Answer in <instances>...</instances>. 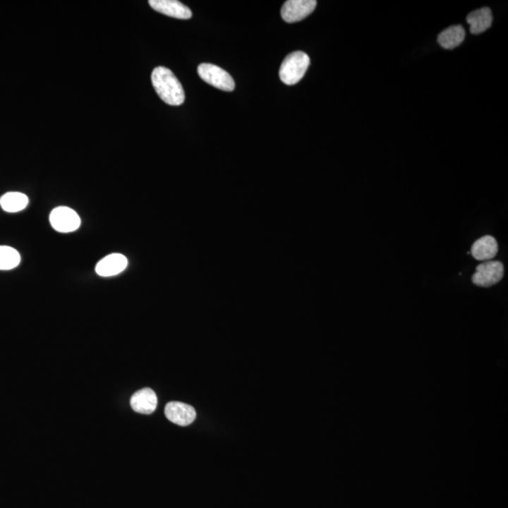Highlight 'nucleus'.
Listing matches in <instances>:
<instances>
[{"mask_svg": "<svg viewBox=\"0 0 508 508\" xmlns=\"http://www.w3.org/2000/svg\"><path fill=\"white\" fill-rule=\"evenodd\" d=\"M149 4L158 13L174 18L189 19L192 16L190 8L176 0H150Z\"/></svg>", "mask_w": 508, "mask_h": 508, "instance_id": "nucleus-8", "label": "nucleus"}, {"mask_svg": "<svg viewBox=\"0 0 508 508\" xmlns=\"http://www.w3.org/2000/svg\"><path fill=\"white\" fill-rule=\"evenodd\" d=\"M310 65V58L302 51L289 54L282 61L279 75L281 80L288 86L301 81Z\"/></svg>", "mask_w": 508, "mask_h": 508, "instance_id": "nucleus-2", "label": "nucleus"}, {"mask_svg": "<svg viewBox=\"0 0 508 508\" xmlns=\"http://www.w3.org/2000/svg\"><path fill=\"white\" fill-rule=\"evenodd\" d=\"M49 220L52 227L59 233H71L80 227L81 219L72 208L59 206L51 212Z\"/></svg>", "mask_w": 508, "mask_h": 508, "instance_id": "nucleus-5", "label": "nucleus"}, {"mask_svg": "<svg viewBox=\"0 0 508 508\" xmlns=\"http://www.w3.org/2000/svg\"><path fill=\"white\" fill-rule=\"evenodd\" d=\"M152 83L161 100L171 106H180L185 102V90L179 79L168 68L158 66L152 71Z\"/></svg>", "mask_w": 508, "mask_h": 508, "instance_id": "nucleus-1", "label": "nucleus"}, {"mask_svg": "<svg viewBox=\"0 0 508 508\" xmlns=\"http://www.w3.org/2000/svg\"><path fill=\"white\" fill-rule=\"evenodd\" d=\"M470 30L473 34H480L488 30L492 23V13L488 8L474 11L467 16Z\"/></svg>", "mask_w": 508, "mask_h": 508, "instance_id": "nucleus-12", "label": "nucleus"}, {"mask_svg": "<svg viewBox=\"0 0 508 508\" xmlns=\"http://www.w3.org/2000/svg\"><path fill=\"white\" fill-rule=\"evenodd\" d=\"M165 415L171 423L186 426L196 419V411L193 406L182 402H169L165 408Z\"/></svg>", "mask_w": 508, "mask_h": 508, "instance_id": "nucleus-7", "label": "nucleus"}, {"mask_svg": "<svg viewBox=\"0 0 508 508\" xmlns=\"http://www.w3.org/2000/svg\"><path fill=\"white\" fill-rule=\"evenodd\" d=\"M315 0H288L282 8V17L285 22L301 21L315 11Z\"/></svg>", "mask_w": 508, "mask_h": 508, "instance_id": "nucleus-6", "label": "nucleus"}, {"mask_svg": "<svg viewBox=\"0 0 508 508\" xmlns=\"http://www.w3.org/2000/svg\"><path fill=\"white\" fill-rule=\"evenodd\" d=\"M504 273V265L501 262L485 261L477 265L471 279L477 286L490 287L501 281Z\"/></svg>", "mask_w": 508, "mask_h": 508, "instance_id": "nucleus-4", "label": "nucleus"}, {"mask_svg": "<svg viewBox=\"0 0 508 508\" xmlns=\"http://www.w3.org/2000/svg\"><path fill=\"white\" fill-rule=\"evenodd\" d=\"M464 38V28L461 25H453L440 34L437 37V42L445 49H454L462 44Z\"/></svg>", "mask_w": 508, "mask_h": 508, "instance_id": "nucleus-13", "label": "nucleus"}, {"mask_svg": "<svg viewBox=\"0 0 508 508\" xmlns=\"http://www.w3.org/2000/svg\"><path fill=\"white\" fill-rule=\"evenodd\" d=\"M128 264L126 256L121 253H112L100 260L96 265V273L102 277L118 275L126 270Z\"/></svg>", "mask_w": 508, "mask_h": 508, "instance_id": "nucleus-9", "label": "nucleus"}, {"mask_svg": "<svg viewBox=\"0 0 508 508\" xmlns=\"http://www.w3.org/2000/svg\"><path fill=\"white\" fill-rule=\"evenodd\" d=\"M28 205V198L21 192H8L0 198V205L3 210L8 213H16L24 210Z\"/></svg>", "mask_w": 508, "mask_h": 508, "instance_id": "nucleus-14", "label": "nucleus"}, {"mask_svg": "<svg viewBox=\"0 0 508 508\" xmlns=\"http://www.w3.org/2000/svg\"><path fill=\"white\" fill-rule=\"evenodd\" d=\"M200 78L206 83L224 92H233L236 84L230 73L222 68L211 64H202L198 66Z\"/></svg>", "mask_w": 508, "mask_h": 508, "instance_id": "nucleus-3", "label": "nucleus"}, {"mask_svg": "<svg viewBox=\"0 0 508 508\" xmlns=\"http://www.w3.org/2000/svg\"><path fill=\"white\" fill-rule=\"evenodd\" d=\"M130 404L138 413L151 414L157 409V394L150 388L140 389L132 395Z\"/></svg>", "mask_w": 508, "mask_h": 508, "instance_id": "nucleus-10", "label": "nucleus"}, {"mask_svg": "<svg viewBox=\"0 0 508 508\" xmlns=\"http://www.w3.org/2000/svg\"><path fill=\"white\" fill-rule=\"evenodd\" d=\"M498 248L496 239L493 236H485L473 243L471 253L478 261H490L498 253Z\"/></svg>", "mask_w": 508, "mask_h": 508, "instance_id": "nucleus-11", "label": "nucleus"}, {"mask_svg": "<svg viewBox=\"0 0 508 508\" xmlns=\"http://www.w3.org/2000/svg\"><path fill=\"white\" fill-rule=\"evenodd\" d=\"M21 261V256L16 248L0 246V270H13Z\"/></svg>", "mask_w": 508, "mask_h": 508, "instance_id": "nucleus-15", "label": "nucleus"}]
</instances>
